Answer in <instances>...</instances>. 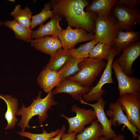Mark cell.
Returning <instances> with one entry per match:
<instances>
[{
    "label": "cell",
    "instance_id": "obj_28",
    "mask_svg": "<svg viewBox=\"0 0 140 140\" xmlns=\"http://www.w3.org/2000/svg\"><path fill=\"white\" fill-rule=\"evenodd\" d=\"M98 42L94 39L80 46L77 48H72L69 51L72 56L73 57L80 59H86L88 57L91 50Z\"/></svg>",
    "mask_w": 140,
    "mask_h": 140
},
{
    "label": "cell",
    "instance_id": "obj_22",
    "mask_svg": "<svg viewBox=\"0 0 140 140\" xmlns=\"http://www.w3.org/2000/svg\"><path fill=\"white\" fill-rule=\"evenodd\" d=\"M3 24L14 32L16 38L27 43L30 42L33 30L30 27L27 28L23 26L15 19L11 21L7 20Z\"/></svg>",
    "mask_w": 140,
    "mask_h": 140
},
{
    "label": "cell",
    "instance_id": "obj_20",
    "mask_svg": "<svg viewBox=\"0 0 140 140\" xmlns=\"http://www.w3.org/2000/svg\"><path fill=\"white\" fill-rule=\"evenodd\" d=\"M117 0H94L85 9L100 16H106L111 13Z\"/></svg>",
    "mask_w": 140,
    "mask_h": 140
},
{
    "label": "cell",
    "instance_id": "obj_30",
    "mask_svg": "<svg viewBox=\"0 0 140 140\" xmlns=\"http://www.w3.org/2000/svg\"><path fill=\"white\" fill-rule=\"evenodd\" d=\"M137 3V0H117L115 5H122L129 8L134 9L136 8Z\"/></svg>",
    "mask_w": 140,
    "mask_h": 140
},
{
    "label": "cell",
    "instance_id": "obj_16",
    "mask_svg": "<svg viewBox=\"0 0 140 140\" xmlns=\"http://www.w3.org/2000/svg\"><path fill=\"white\" fill-rule=\"evenodd\" d=\"M62 18L59 15L54 14L51 18L50 20L47 23L39 25L38 29L32 30L31 33L32 39L51 36L58 37L62 29L59 25Z\"/></svg>",
    "mask_w": 140,
    "mask_h": 140
},
{
    "label": "cell",
    "instance_id": "obj_24",
    "mask_svg": "<svg viewBox=\"0 0 140 140\" xmlns=\"http://www.w3.org/2000/svg\"><path fill=\"white\" fill-rule=\"evenodd\" d=\"M20 7V5H17L10 14L22 26L26 28H30L32 12L28 6L25 7L23 9Z\"/></svg>",
    "mask_w": 140,
    "mask_h": 140
},
{
    "label": "cell",
    "instance_id": "obj_2",
    "mask_svg": "<svg viewBox=\"0 0 140 140\" xmlns=\"http://www.w3.org/2000/svg\"><path fill=\"white\" fill-rule=\"evenodd\" d=\"M42 92L40 91L36 99H33L31 104L26 107L23 103L21 108L17 110L16 115H20L21 119L18 125L22 131H25L26 128H31L29 122L31 119L36 115H38L39 123L42 124L48 118L47 112L53 106L57 105L58 103L55 100L51 91L48 93L44 98L41 97Z\"/></svg>",
    "mask_w": 140,
    "mask_h": 140
},
{
    "label": "cell",
    "instance_id": "obj_25",
    "mask_svg": "<svg viewBox=\"0 0 140 140\" xmlns=\"http://www.w3.org/2000/svg\"><path fill=\"white\" fill-rule=\"evenodd\" d=\"M72 56L58 71L61 81L78 72L80 70L79 63L84 59Z\"/></svg>",
    "mask_w": 140,
    "mask_h": 140
},
{
    "label": "cell",
    "instance_id": "obj_21",
    "mask_svg": "<svg viewBox=\"0 0 140 140\" xmlns=\"http://www.w3.org/2000/svg\"><path fill=\"white\" fill-rule=\"evenodd\" d=\"M72 57L69 50H65L62 48L51 56L48 63L44 68L57 71Z\"/></svg>",
    "mask_w": 140,
    "mask_h": 140
},
{
    "label": "cell",
    "instance_id": "obj_4",
    "mask_svg": "<svg viewBox=\"0 0 140 140\" xmlns=\"http://www.w3.org/2000/svg\"><path fill=\"white\" fill-rule=\"evenodd\" d=\"M103 60L87 58L78 64L80 70L68 77L84 87H90L107 64Z\"/></svg>",
    "mask_w": 140,
    "mask_h": 140
},
{
    "label": "cell",
    "instance_id": "obj_7",
    "mask_svg": "<svg viewBox=\"0 0 140 140\" xmlns=\"http://www.w3.org/2000/svg\"><path fill=\"white\" fill-rule=\"evenodd\" d=\"M118 100L130 122L140 131V92L123 94Z\"/></svg>",
    "mask_w": 140,
    "mask_h": 140
},
{
    "label": "cell",
    "instance_id": "obj_18",
    "mask_svg": "<svg viewBox=\"0 0 140 140\" xmlns=\"http://www.w3.org/2000/svg\"><path fill=\"white\" fill-rule=\"evenodd\" d=\"M0 98L5 102L7 107L5 114V118L7 121V124L5 130L13 129L18 121L16 116L19 105L18 100L16 98L8 95L0 94Z\"/></svg>",
    "mask_w": 140,
    "mask_h": 140
},
{
    "label": "cell",
    "instance_id": "obj_26",
    "mask_svg": "<svg viewBox=\"0 0 140 140\" xmlns=\"http://www.w3.org/2000/svg\"><path fill=\"white\" fill-rule=\"evenodd\" d=\"M112 47L102 41H99L90 52L88 57L107 61Z\"/></svg>",
    "mask_w": 140,
    "mask_h": 140
},
{
    "label": "cell",
    "instance_id": "obj_5",
    "mask_svg": "<svg viewBox=\"0 0 140 140\" xmlns=\"http://www.w3.org/2000/svg\"><path fill=\"white\" fill-rule=\"evenodd\" d=\"M119 53L112 46L109 57L104 71L97 84L87 93L84 94L82 98L86 102L97 101L105 93L106 90L102 89L103 86L106 83H113L112 77V64L115 57Z\"/></svg>",
    "mask_w": 140,
    "mask_h": 140
},
{
    "label": "cell",
    "instance_id": "obj_27",
    "mask_svg": "<svg viewBox=\"0 0 140 140\" xmlns=\"http://www.w3.org/2000/svg\"><path fill=\"white\" fill-rule=\"evenodd\" d=\"M51 2L46 4L40 12L36 15L32 16L30 28L32 29L39 25L43 24L47 19L51 18L54 15L53 10H51Z\"/></svg>",
    "mask_w": 140,
    "mask_h": 140
},
{
    "label": "cell",
    "instance_id": "obj_32",
    "mask_svg": "<svg viewBox=\"0 0 140 140\" xmlns=\"http://www.w3.org/2000/svg\"><path fill=\"white\" fill-rule=\"evenodd\" d=\"M66 129V127L63 125L59 133L55 136L51 138L50 140H60L62 134L65 132Z\"/></svg>",
    "mask_w": 140,
    "mask_h": 140
},
{
    "label": "cell",
    "instance_id": "obj_36",
    "mask_svg": "<svg viewBox=\"0 0 140 140\" xmlns=\"http://www.w3.org/2000/svg\"><path fill=\"white\" fill-rule=\"evenodd\" d=\"M2 22L0 21V26H1L2 24Z\"/></svg>",
    "mask_w": 140,
    "mask_h": 140
},
{
    "label": "cell",
    "instance_id": "obj_33",
    "mask_svg": "<svg viewBox=\"0 0 140 140\" xmlns=\"http://www.w3.org/2000/svg\"><path fill=\"white\" fill-rule=\"evenodd\" d=\"M125 138L124 135L120 134L117 135V136L115 138L110 140H108L105 138L103 136H102L100 138L99 140H125Z\"/></svg>",
    "mask_w": 140,
    "mask_h": 140
},
{
    "label": "cell",
    "instance_id": "obj_8",
    "mask_svg": "<svg viewBox=\"0 0 140 140\" xmlns=\"http://www.w3.org/2000/svg\"><path fill=\"white\" fill-rule=\"evenodd\" d=\"M58 37L62 48L69 50L78 43L94 39V35L82 28L73 29L68 25L66 29L62 30Z\"/></svg>",
    "mask_w": 140,
    "mask_h": 140
},
{
    "label": "cell",
    "instance_id": "obj_15",
    "mask_svg": "<svg viewBox=\"0 0 140 140\" xmlns=\"http://www.w3.org/2000/svg\"><path fill=\"white\" fill-rule=\"evenodd\" d=\"M30 42L35 49L51 56L62 48L58 37L46 36L32 39Z\"/></svg>",
    "mask_w": 140,
    "mask_h": 140
},
{
    "label": "cell",
    "instance_id": "obj_10",
    "mask_svg": "<svg viewBox=\"0 0 140 140\" xmlns=\"http://www.w3.org/2000/svg\"><path fill=\"white\" fill-rule=\"evenodd\" d=\"M79 102L82 104L90 106L93 109L96 116V121L102 127V136L108 140L114 139L117 136V135L112 128L111 120L108 118L105 112L104 108L106 101L102 97L94 104L86 102L82 98Z\"/></svg>",
    "mask_w": 140,
    "mask_h": 140
},
{
    "label": "cell",
    "instance_id": "obj_9",
    "mask_svg": "<svg viewBox=\"0 0 140 140\" xmlns=\"http://www.w3.org/2000/svg\"><path fill=\"white\" fill-rule=\"evenodd\" d=\"M112 11L118 22L121 30L134 31L140 18L139 8L130 9L122 5H117L114 7Z\"/></svg>",
    "mask_w": 140,
    "mask_h": 140
},
{
    "label": "cell",
    "instance_id": "obj_35",
    "mask_svg": "<svg viewBox=\"0 0 140 140\" xmlns=\"http://www.w3.org/2000/svg\"><path fill=\"white\" fill-rule=\"evenodd\" d=\"M10 2H13L14 3H15V1L14 0H8Z\"/></svg>",
    "mask_w": 140,
    "mask_h": 140
},
{
    "label": "cell",
    "instance_id": "obj_34",
    "mask_svg": "<svg viewBox=\"0 0 140 140\" xmlns=\"http://www.w3.org/2000/svg\"><path fill=\"white\" fill-rule=\"evenodd\" d=\"M137 138L138 140H140V136L139 135H138Z\"/></svg>",
    "mask_w": 140,
    "mask_h": 140
},
{
    "label": "cell",
    "instance_id": "obj_12",
    "mask_svg": "<svg viewBox=\"0 0 140 140\" xmlns=\"http://www.w3.org/2000/svg\"><path fill=\"white\" fill-rule=\"evenodd\" d=\"M112 67L118 81L120 96L126 93L140 92L139 79L126 74L115 60L113 61Z\"/></svg>",
    "mask_w": 140,
    "mask_h": 140
},
{
    "label": "cell",
    "instance_id": "obj_1",
    "mask_svg": "<svg viewBox=\"0 0 140 140\" xmlns=\"http://www.w3.org/2000/svg\"><path fill=\"white\" fill-rule=\"evenodd\" d=\"M51 9L54 14L65 18L68 25L94 33L96 13L85 10L89 5L86 0H52Z\"/></svg>",
    "mask_w": 140,
    "mask_h": 140
},
{
    "label": "cell",
    "instance_id": "obj_13",
    "mask_svg": "<svg viewBox=\"0 0 140 140\" xmlns=\"http://www.w3.org/2000/svg\"><path fill=\"white\" fill-rule=\"evenodd\" d=\"M140 55V42L137 41L125 48L120 57L115 61L124 73L130 76L133 72L132 65Z\"/></svg>",
    "mask_w": 140,
    "mask_h": 140
},
{
    "label": "cell",
    "instance_id": "obj_6",
    "mask_svg": "<svg viewBox=\"0 0 140 140\" xmlns=\"http://www.w3.org/2000/svg\"><path fill=\"white\" fill-rule=\"evenodd\" d=\"M71 111L74 112L76 115L68 117L62 113L60 116L65 119L69 125V129L66 133L74 132L76 134L81 132L84 129L85 126L91 123L96 119L94 110L90 109H86L81 108L76 104L73 105Z\"/></svg>",
    "mask_w": 140,
    "mask_h": 140
},
{
    "label": "cell",
    "instance_id": "obj_3",
    "mask_svg": "<svg viewBox=\"0 0 140 140\" xmlns=\"http://www.w3.org/2000/svg\"><path fill=\"white\" fill-rule=\"evenodd\" d=\"M120 30L118 22L112 13L106 16L97 15L94 32L96 40L112 47Z\"/></svg>",
    "mask_w": 140,
    "mask_h": 140
},
{
    "label": "cell",
    "instance_id": "obj_19",
    "mask_svg": "<svg viewBox=\"0 0 140 140\" xmlns=\"http://www.w3.org/2000/svg\"><path fill=\"white\" fill-rule=\"evenodd\" d=\"M139 38V32L134 30L124 31L120 30L112 46L120 53L129 45L137 41Z\"/></svg>",
    "mask_w": 140,
    "mask_h": 140
},
{
    "label": "cell",
    "instance_id": "obj_17",
    "mask_svg": "<svg viewBox=\"0 0 140 140\" xmlns=\"http://www.w3.org/2000/svg\"><path fill=\"white\" fill-rule=\"evenodd\" d=\"M38 84L46 93H48L57 87L61 81L58 71L44 68L38 76Z\"/></svg>",
    "mask_w": 140,
    "mask_h": 140
},
{
    "label": "cell",
    "instance_id": "obj_14",
    "mask_svg": "<svg viewBox=\"0 0 140 140\" xmlns=\"http://www.w3.org/2000/svg\"><path fill=\"white\" fill-rule=\"evenodd\" d=\"M90 89V87L83 86L79 82L68 78L61 81L51 92L53 95L66 93L75 100L79 101L83 95L88 93Z\"/></svg>",
    "mask_w": 140,
    "mask_h": 140
},
{
    "label": "cell",
    "instance_id": "obj_29",
    "mask_svg": "<svg viewBox=\"0 0 140 140\" xmlns=\"http://www.w3.org/2000/svg\"><path fill=\"white\" fill-rule=\"evenodd\" d=\"M61 129H58L50 132H48L43 129L42 133L40 134L32 133L25 131L18 132L20 136L27 137L31 140H50L51 138L56 136L60 132Z\"/></svg>",
    "mask_w": 140,
    "mask_h": 140
},
{
    "label": "cell",
    "instance_id": "obj_31",
    "mask_svg": "<svg viewBox=\"0 0 140 140\" xmlns=\"http://www.w3.org/2000/svg\"><path fill=\"white\" fill-rule=\"evenodd\" d=\"M76 134L74 132L65 133L62 134L60 140H75Z\"/></svg>",
    "mask_w": 140,
    "mask_h": 140
},
{
    "label": "cell",
    "instance_id": "obj_11",
    "mask_svg": "<svg viewBox=\"0 0 140 140\" xmlns=\"http://www.w3.org/2000/svg\"><path fill=\"white\" fill-rule=\"evenodd\" d=\"M105 113L111 120L112 126L115 127L117 125L123 124L122 130L126 127L132 134L134 139L137 138V133H140V130L130 122L124 113L121 104L118 100L115 102L110 103L109 109L106 110Z\"/></svg>",
    "mask_w": 140,
    "mask_h": 140
},
{
    "label": "cell",
    "instance_id": "obj_23",
    "mask_svg": "<svg viewBox=\"0 0 140 140\" xmlns=\"http://www.w3.org/2000/svg\"><path fill=\"white\" fill-rule=\"evenodd\" d=\"M102 128L96 120H94L91 124L76 135L75 140H99L102 136Z\"/></svg>",
    "mask_w": 140,
    "mask_h": 140
}]
</instances>
